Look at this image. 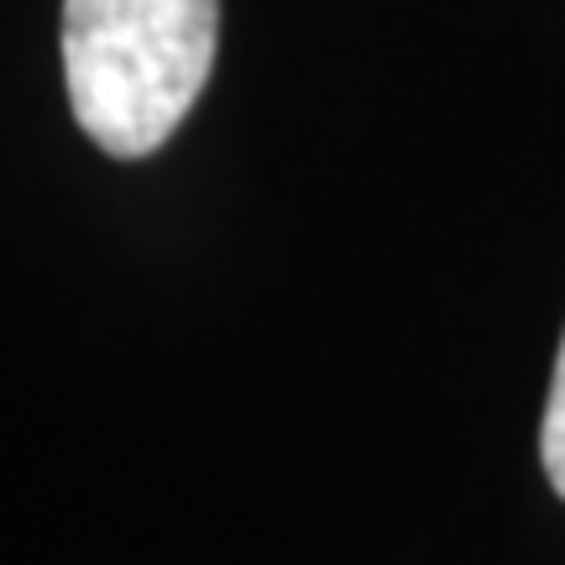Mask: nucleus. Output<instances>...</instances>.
Masks as SVG:
<instances>
[{"label": "nucleus", "mask_w": 565, "mask_h": 565, "mask_svg": "<svg viewBox=\"0 0 565 565\" xmlns=\"http://www.w3.org/2000/svg\"><path fill=\"white\" fill-rule=\"evenodd\" d=\"M221 0H63V79L79 131L147 158L179 131L215 68Z\"/></svg>", "instance_id": "obj_1"}, {"label": "nucleus", "mask_w": 565, "mask_h": 565, "mask_svg": "<svg viewBox=\"0 0 565 565\" xmlns=\"http://www.w3.org/2000/svg\"><path fill=\"white\" fill-rule=\"evenodd\" d=\"M540 461H545L550 487L565 498V335H561V356H555V377H550L545 424H540Z\"/></svg>", "instance_id": "obj_2"}]
</instances>
